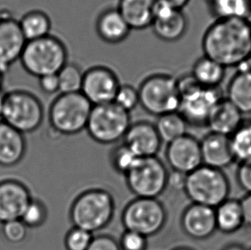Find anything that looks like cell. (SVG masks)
<instances>
[{
    "mask_svg": "<svg viewBox=\"0 0 251 250\" xmlns=\"http://www.w3.org/2000/svg\"><path fill=\"white\" fill-rule=\"evenodd\" d=\"M121 250H145L148 241L147 237L130 230H126L119 242Z\"/></svg>",
    "mask_w": 251,
    "mask_h": 250,
    "instance_id": "obj_37",
    "label": "cell"
},
{
    "mask_svg": "<svg viewBox=\"0 0 251 250\" xmlns=\"http://www.w3.org/2000/svg\"><path fill=\"white\" fill-rule=\"evenodd\" d=\"M124 139L125 144L140 158L156 156L162 142L155 126L145 121L130 125Z\"/></svg>",
    "mask_w": 251,
    "mask_h": 250,
    "instance_id": "obj_18",
    "label": "cell"
},
{
    "mask_svg": "<svg viewBox=\"0 0 251 250\" xmlns=\"http://www.w3.org/2000/svg\"><path fill=\"white\" fill-rule=\"evenodd\" d=\"M28 228L21 220H11L2 224V235L10 244H18L26 240Z\"/></svg>",
    "mask_w": 251,
    "mask_h": 250,
    "instance_id": "obj_34",
    "label": "cell"
},
{
    "mask_svg": "<svg viewBox=\"0 0 251 250\" xmlns=\"http://www.w3.org/2000/svg\"><path fill=\"white\" fill-rule=\"evenodd\" d=\"M24 134L0 120V166H17L26 154Z\"/></svg>",
    "mask_w": 251,
    "mask_h": 250,
    "instance_id": "obj_21",
    "label": "cell"
},
{
    "mask_svg": "<svg viewBox=\"0 0 251 250\" xmlns=\"http://www.w3.org/2000/svg\"><path fill=\"white\" fill-rule=\"evenodd\" d=\"M120 86L119 76L112 69L96 65L85 71L81 93L93 106L104 105L114 101Z\"/></svg>",
    "mask_w": 251,
    "mask_h": 250,
    "instance_id": "obj_12",
    "label": "cell"
},
{
    "mask_svg": "<svg viewBox=\"0 0 251 250\" xmlns=\"http://www.w3.org/2000/svg\"><path fill=\"white\" fill-rule=\"evenodd\" d=\"M222 250H249L245 245L238 243H231V244L226 245Z\"/></svg>",
    "mask_w": 251,
    "mask_h": 250,
    "instance_id": "obj_44",
    "label": "cell"
},
{
    "mask_svg": "<svg viewBox=\"0 0 251 250\" xmlns=\"http://www.w3.org/2000/svg\"><path fill=\"white\" fill-rule=\"evenodd\" d=\"M249 250H251V249H249Z\"/></svg>",
    "mask_w": 251,
    "mask_h": 250,
    "instance_id": "obj_50",
    "label": "cell"
},
{
    "mask_svg": "<svg viewBox=\"0 0 251 250\" xmlns=\"http://www.w3.org/2000/svg\"><path fill=\"white\" fill-rule=\"evenodd\" d=\"M181 224L186 235L197 240L207 239L217 230L214 208L199 204L187 207Z\"/></svg>",
    "mask_w": 251,
    "mask_h": 250,
    "instance_id": "obj_17",
    "label": "cell"
},
{
    "mask_svg": "<svg viewBox=\"0 0 251 250\" xmlns=\"http://www.w3.org/2000/svg\"><path fill=\"white\" fill-rule=\"evenodd\" d=\"M204 56L225 68H238L248 62L251 49V24L249 19L215 20L201 40Z\"/></svg>",
    "mask_w": 251,
    "mask_h": 250,
    "instance_id": "obj_1",
    "label": "cell"
},
{
    "mask_svg": "<svg viewBox=\"0 0 251 250\" xmlns=\"http://www.w3.org/2000/svg\"><path fill=\"white\" fill-rule=\"evenodd\" d=\"M139 159L140 157L125 143L114 149L112 153V163L114 169L125 175L136 166Z\"/></svg>",
    "mask_w": 251,
    "mask_h": 250,
    "instance_id": "obj_32",
    "label": "cell"
},
{
    "mask_svg": "<svg viewBox=\"0 0 251 250\" xmlns=\"http://www.w3.org/2000/svg\"><path fill=\"white\" fill-rule=\"evenodd\" d=\"M3 75H4V72L0 69V93H2L1 91H2V88H3V80H4Z\"/></svg>",
    "mask_w": 251,
    "mask_h": 250,
    "instance_id": "obj_45",
    "label": "cell"
},
{
    "mask_svg": "<svg viewBox=\"0 0 251 250\" xmlns=\"http://www.w3.org/2000/svg\"><path fill=\"white\" fill-rule=\"evenodd\" d=\"M39 87L47 95H54L59 91L58 74L48 75L39 78Z\"/></svg>",
    "mask_w": 251,
    "mask_h": 250,
    "instance_id": "obj_40",
    "label": "cell"
},
{
    "mask_svg": "<svg viewBox=\"0 0 251 250\" xmlns=\"http://www.w3.org/2000/svg\"><path fill=\"white\" fill-rule=\"evenodd\" d=\"M3 94L0 93V120H1V114H2V108H3Z\"/></svg>",
    "mask_w": 251,
    "mask_h": 250,
    "instance_id": "obj_46",
    "label": "cell"
},
{
    "mask_svg": "<svg viewBox=\"0 0 251 250\" xmlns=\"http://www.w3.org/2000/svg\"><path fill=\"white\" fill-rule=\"evenodd\" d=\"M236 178L240 188L247 194H251V162L239 164Z\"/></svg>",
    "mask_w": 251,
    "mask_h": 250,
    "instance_id": "obj_39",
    "label": "cell"
},
{
    "mask_svg": "<svg viewBox=\"0 0 251 250\" xmlns=\"http://www.w3.org/2000/svg\"><path fill=\"white\" fill-rule=\"evenodd\" d=\"M139 105L151 115L160 116L178 112L181 101L177 80L167 73L147 76L139 88Z\"/></svg>",
    "mask_w": 251,
    "mask_h": 250,
    "instance_id": "obj_4",
    "label": "cell"
},
{
    "mask_svg": "<svg viewBox=\"0 0 251 250\" xmlns=\"http://www.w3.org/2000/svg\"><path fill=\"white\" fill-rule=\"evenodd\" d=\"M93 237V234L87 230L74 227L65 237V248L67 250H88Z\"/></svg>",
    "mask_w": 251,
    "mask_h": 250,
    "instance_id": "obj_36",
    "label": "cell"
},
{
    "mask_svg": "<svg viewBox=\"0 0 251 250\" xmlns=\"http://www.w3.org/2000/svg\"><path fill=\"white\" fill-rule=\"evenodd\" d=\"M162 142H170L187 135V124L179 112H172L158 117L154 125Z\"/></svg>",
    "mask_w": 251,
    "mask_h": 250,
    "instance_id": "obj_29",
    "label": "cell"
},
{
    "mask_svg": "<svg viewBox=\"0 0 251 250\" xmlns=\"http://www.w3.org/2000/svg\"><path fill=\"white\" fill-rule=\"evenodd\" d=\"M167 212L163 204L153 198H136L126 206L122 222L126 230L152 237L163 229Z\"/></svg>",
    "mask_w": 251,
    "mask_h": 250,
    "instance_id": "obj_11",
    "label": "cell"
},
{
    "mask_svg": "<svg viewBox=\"0 0 251 250\" xmlns=\"http://www.w3.org/2000/svg\"><path fill=\"white\" fill-rule=\"evenodd\" d=\"M33 197L24 183L15 179L0 182V223L21 220Z\"/></svg>",
    "mask_w": 251,
    "mask_h": 250,
    "instance_id": "obj_15",
    "label": "cell"
},
{
    "mask_svg": "<svg viewBox=\"0 0 251 250\" xmlns=\"http://www.w3.org/2000/svg\"><path fill=\"white\" fill-rule=\"evenodd\" d=\"M200 145L203 166L223 171L235 162L229 136L210 132L204 136Z\"/></svg>",
    "mask_w": 251,
    "mask_h": 250,
    "instance_id": "obj_19",
    "label": "cell"
},
{
    "mask_svg": "<svg viewBox=\"0 0 251 250\" xmlns=\"http://www.w3.org/2000/svg\"><path fill=\"white\" fill-rule=\"evenodd\" d=\"M186 176V174L173 171V173H169V175H168L167 187H172L173 189H178V190L183 189V190H184Z\"/></svg>",
    "mask_w": 251,
    "mask_h": 250,
    "instance_id": "obj_41",
    "label": "cell"
},
{
    "mask_svg": "<svg viewBox=\"0 0 251 250\" xmlns=\"http://www.w3.org/2000/svg\"><path fill=\"white\" fill-rule=\"evenodd\" d=\"M243 116L231 102L223 98L211 112L206 125L210 132L231 136L245 121Z\"/></svg>",
    "mask_w": 251,
    "mask_h": 250,
    "instance_id": "obj_22",
    "label": "cell"
},
{
    "mask_svg": "<svg viewBox=\"0 0 251 250\" xmlns=\"http://www.w3.org/2000/svg\"><path fill=\"white\" fill-rule=\"evenodd\" d=\"M157 0H119L117 9L131 30L151 27L154 18Z\"/></svg>",
    "mask_w": 251,
    "mask_h": 250,
    "instance_id": "obj_23",
    "label": "cell"
},
{
    "mask_svg": "<svg viewBox=\"0 0 251 250\" xmlns=\"http://www.w3.org/2000/svg\"><path fill=\"white\" fill-rule=\"evenodd\" d=\"M240 202L244 213L245 225L251 228V194H247L243 199L240 200Z\"/></svg>",
    "mask_w": 251,
    "mask_h": 250,
    "instance_id": "obj_42",
    "label": "cell"
},
{
    "mask_svg": "<svg viewBox=\"0 0 251 250\" xmlns=\"http://www.w3.org/2000/svg\"><path fill=\"white\" fill-rule=\"evenodd\" d=\"M191 250V249H190V248L180 247V248H176V249H175V250Z\"/></svg>",
    "mask_w": 251,
    "mask_h": 250,
    "instance_id": "obj_47",
    "label": "cell"
},
{
    "mask_svg": "<svg viewBox=\"0 0 251 250\" xmlns=\"http://www.w3.org/2000/svg\"><path fill=\"white\" fill-rule=\"evenodd\" d=\"M207 9L215 20L249 19L251 0H207Z\"/></svg>",
    "mask_w": 251,
    "mask_h": 250,
    "instance_id": "obj_27",
    "label": "cell"
},
{
    "mask_svg": "<svg viewBox=\"0 0 251 250\" xmlns=\"http://www.w3.org/2000/svg\"><path fill=\"white\" fill-rule=\"evenodd\" d=\"M43 119L44 108L36 95L25 90L3 94L1 121L24 135L36 130Z\"/></svg>",
    "mask_w": 251,
    "mask_h": 250,
    "instance_id": "obj_7",
    "label": "cell"
},
{
    "mask_svg": "<svg viewBox=\"0 0 251 250\" xmlns=\"http://www.w3.org/2000/svg\"><path fill=\"white\" fill-rule=\"evenodd\" d=\"M176 80L181 96L178 112L188 125H206L215 105L223 99L221 89L201 87L191 74Z\"/></svg>",
    "mask_w": 251,
    "mask_h": 250,
    "instance_id": "obj_5",
    "label": "cell"
},
{
    "mask_svg": "<svg viewBox=\"0 0 251 250\" xmlns=\"http://www.w3.org/2000/svg\"><path fill=\"white\" fill-rule=\"evenodd\" d=\"M168 175L167 167L156 156L140 158L126 174V183L136 198L157 199L167 189Z\"/></svg>",
    "mask_w": 251,
    "mask_h": 250,
    "instance_id": "obj_10",
    "label": "cell"
},
{
    "mask_svg": "<svg viewBox=\"0 0 251 250\" xmlns=\"http://www.w3.org/2000/svg\"><path fill=\"white\" fill-rule=\"evenodd\" d=\"M88 250H121V248L114 237L107 235H100L93 237Z\"/></svg>",
    "mask_w": 251,
    "mask_h": 250,
    "instance_id": "obj_38",
    "label": "cell"
},
{
    "mask_svg": "<svg viewBox=\"0 0 251 250\" xmlns=\"http://www.w3.org/2000/svg\"><path fill=\"white\" fill-rule=\"evenodd\" d=\"M114 211L115 202L110 193L104 189H92L75 198L70 216L74 226L93 234L111 222Z\"/></svg>",
    "mask_w": 251,
    "mask_h": 250,
    "instance_id": "obj_3",
    "label": "cell"
},
{
    "mask_svg": "<svg viewBox=\"0 0 251 250\" xmlns=\"http://www.w3.org/2000/svg\"><path fill=\"white\" fill-rule=\"evenodd\" d=\"M249 20H250V22H251V17H250V18H249Z\"/></svg>",
    "mask_w": 251,
    "mask_h": 250,
    "instance_id": "obj_49",
    "label": "cell"
},
{
    "mask_svg": "<svg viewBox=\"0 0 251 250\" xmlns=\"http://www.w3.org/2000/svg\"><path fill=\"white\" fill-rule=\"evenodd\" d=\"M230 182L222 170L202 166L188 174L184 192L194 204L216 208L228 199Z\"/></svg>",
    "mask_w": 251,
    "mask_h": 250,
    "instance_id": "obj_6",
    "label": "cell"
},
{
    "mask_svg": "<svg viewBox=\"0 0 251 250\" xmlns=\"http://www.w3.org/2000/svg\"><path fill=\"white\" fill-rule=\"evenodd\" d=\"M93 105L81 92L60 94L51 103L49 122L61 135H75L87 127Z\"/></svg>",
    "mask_w": 251,
    "mask_h": 250,
    "instance_id": "obj_8",
    "label": "cell"
},
{
    "mask_svg": "<svg viewBox=\"0 0 251 250\" xmlns=\"http://www.w3.org/2000/svg\"><path fill=\"white\" fill-rule=\"evenodd\" d=\"M227 86V99L243 114H251V65L246 62L237 68Z\"/></svg>",
    "mask_w": 251,
    "mask_h": 250,
    "instance_id": "obj_24",
    "label": "cell"
},
{
    "mask_svg": "<svg viewBox=\"0 0 251 250\" xmlns=\"http://www.w3.org/2000/svg\"><path fill=\"white\" fill-rule=\"evenodd\" d=\"M95 30L102 41L117 45L129 37L131 28L117 8H107L97 17Z\"/></svg>",
    "mask_w": 251,
    "mask_h": 250,
    "instance_id": "obj_20",
    "label": "cell"
},
{
    "mask_svg": "<svg viewBox=\"0 0 251 250\" xmlns=\"http://www.w3.org/2000/svg\"><path fill=\"white\" fill-rule=\"evenodd\" d=\"M189 22L182 10H176L157 2L152 29L160 41L176 42L186 34Z\"/></svg>",
    "mask_w": 251,
    "mask_h": 250,
    "instance_id": "obj_16",
    "label": "cell"
},
{
    "mask_svg": "<svg viewBox=\"0 0 251 250\" xmlns=\"http://www.w3.org/2000/svg\"><path fill=\"white\" fill-rule=\"evenodd\" d=\"M248 63L251 65V52H250V56H249Z\"/></svg>",
    "mask_w": 251,
    "mask_h": 250,
    "instance_id": "obj_48",
    "label": "cell"
},
{
    "mask_svg": "<svg viewBox=\"0 0 251 250\" xmlns=\"http://www.w3.org/2000/svg\"><path fill=\"white\" fill-rule=\"evenodd\" d=\"M27 43L19 21L9 14L0 16V69L5 72L21 56Z\"/></svg>",
    "mask_w": 251,
    "mask_h": 250,
    "instance_id": "obj_13",
    "label": "cell"
},
{
    "mask_svg": "<svg viewBox=\"0 0 251 250\" xmlns=\"http://www.w3.org/2000/svg\"><path fill=\"white\" fill-rule=\"evenodd\" d=\"M83 74L81 68L75 64L67 63L58 73L60 94L79 93L82 90Z\"/></svg>",
    "mask_w": 251,
    "mask_h": 250,
    "instance_id": "obj_31",
    "label": "cell"
},
{
    "mask_svg": "<svg viewBox=\"0 0 251 250\" xmlns=\"http://www.w3.org/2000/svg\"><path fill=\"white\" fill-rule=\"evenodd\" d=\"M20 62L27 74L39 79L58 74L68 63V50L59 38L50 34L27 41Z\"/></svg>",
    "mask_w": 251,
    "mask_h": 250,
    "instance_id": "obj_2",
    "label": "cell"
},
{
    "mask_svg": "<svg viewBox=\"0 0 251 250\" xmlns=\"http://www.w3.org/2000/svg\"><path fill=\"white\" fill-rule=\"evenodd\" d=\"M19 25L27 41H34L51 34V18L41 10L28 11L19 20Z\"/></svg>",
    "mask_w": 251,
    "mask_h": 250,
    "instance_id": "obj_28",
    "label": "cell"
},
{
    "mask_svg": "<svg viewBox=\"0 0 251 250\" xmlns=\"http://www.w3.org/2000/svg\"><path fill=\"white\" fill-rule=\"evenodd\" d=\"M130 125L129 112L112 102L93 106L86 129L95 142L112 144L125 137Z\"/></svg>",
    "mask_w": 251,
    "mask_h": 250,
    "instance_id": "obj_9",
    "label": "cell"
},
{
    "mask_svg": "<svg viewBox=\"0 0 251 250\" xmlns=\"http://www.w3.org/2000/svg\"><path fill=\"white\" fill-rule=\"evenodd\" d=\"M166 156L173 171L186 175L202 166L200 142L188 134L168 143Z\"/></svg>",
    "mask_w": 251,
    "mask_h": 250,
    "instance_id": "obj_14",
    "label": "cell"
},
{
    "mask_svg": "<svg viewBox=\"0 0 251 250\" xmlns=\"http://www.w3.org/2000/svg\"><path fill=\"white\" fill-rule=\"evenodd\" d=\"M48 219V208L44 203L38 199L31 200L27 208L23 213L21 220L27 228L40 227L46 222Z\"/></svg>",
    "mask_w": 251,
    "mask_h": 250,
    "instance_id": "obj_33",
    "label": "cell"
},
{
    "mask_svg": "<svg viewBox=\"0 0 251 250\" xmlns=\"http://www.w3.org/2000/svg\"><path fill=\"white\" fill-rule=\"evenodd\" d=\"M235 161L239 164L251 162V121H244L240 127L229 136Z\"/></svg>",
    "mask_w": 251,
    "mask_h": 250,
    "instance_id": "obj_30",
    "label": "cell"
},
{
    "mask_svg": "<svg viewBox=\"0 0 251 250\" xmlns=\"http://www.w3.org/2000/svg\"><path fill=\"white\" fill-rule=\"evenodd\" d=\"M226 68L204 55L195 62L190 72L198 84L212 88H220L226 77Z\"/></svg>",
    "mask_w": 251,
    "mask_h": 250,
    "instance_id": "obj_26",
    "label": "cell"
},
{
    "mask_svg": "<svg viewBox=\"0 0 251 250\" xmlns=\"http://www.w3.org/2000/svg\"><path fill=\"white\" fill-rule=\"evenodd\" d=\"M159 3L167 4L168 6L176 9V10H183L184 7H186L190 0H157Z\"/></svg>",
    "mask_w": 251,
    "mask_h": 250,
    "instance_id": "obj_43",
    "label": "cell"
},
{
    "mask_svg": "<svg viewBox=\"0 0 251 250\" xmlns=\"http://www.w3.org/2000/svg\"><path fill=\"white\" fill-rule=\"evenodd\" d=\"M214 211L217 230L223 233H235L245 225L240 200L228 198L214 208Z\"/></svg>",
    "mask_w": 251,
    "mask_h": 250,
    "instance_id": "obj_25",
    "label": "cell"
},
{
    "mask_svg": "<svg viewBox=\"0 0 251 250\" xmlns=\"http://www.w3.org/2000/svg\"><path fill=\"white\" fill-rule=\"evenodd\" d=\"M113 102L126 112H131L139 105V94L137 88H134L131 85L121 84Z\"/></svg>",
    "mask_w": 251,
    "mask_h": 250,
    "instance_id": "obj_35",
    "label": "cell"
}]
</instances>
